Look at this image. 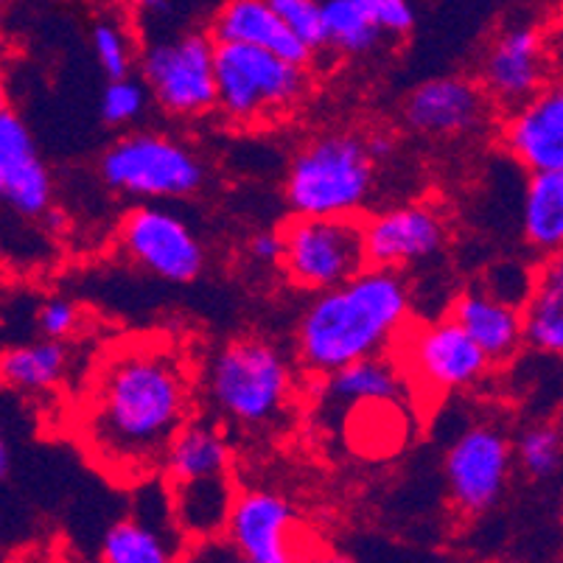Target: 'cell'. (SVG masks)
<instances>
[{
    "mask_svg": "<svg viewBox=\"0 0 563 563\" xmlns=\"http://www.w3.org/2000/svg\"><path fill=\"white\" fill-rule=\"evenodd\" d=\"M199 382L174 340L126 336L101 351L87 373L74 412L76 443L115 483H152L197 415Z\"/></svg>",
    "mask_w": 563,
    "mask_h": 563,
    "instance_id": "6da1fadb",
    "label": "cell"
},
{
    "mask_svg": "<svg viewBox=\"0 0 563 563\" xmlns=\"http://www.w3.org/2000/svg\"><path fill=\"white\" fill-rule=\"evenodd\" d=\"M412 298L398 269L367 266L360 275L325 291L300 314L295 360L311 378L387 353L407 331Z\"/></svg>",
    "mask_w": 563,
    "mask_h": 563,
    "instance_id": "7a4b0ae2",
    "label": "cell"
},
{
    "mask_svg": "<svg viewBox=\"0 0 563 563\" xmlns=\"http://www.w3.org/2000/svg\"><path fill=\"white\" fill-rule=\"evenodd\" d=\"M199 378L205 396L224 421L253 434L284 427L298 393L295 362L258 336L224 342Z\"/></svg>",
    "mask_w": 563,
    "mask_h": 563,
    "instance_id": "3957f363",
    "label": "cell"
},
{
    "mask_svg": "<svg viewBox=\"0 0 563 563\" xmlns=\"http://www.w3.org/2000/svg\"><path fill=\"white\" fill-rule=\"evenodd\" d=\"M367 135L329 130L306 141L286 168V205L298 217H362L376 186Z\"/></svg>",
    "mask_w": 563,
    "mask_h": 563,
    "instance_id": "277c9868",
    "label": "cell"
},
{
    "mask_svg": "<svg viewBox=\"0 0 563 563\" xmlns=\"http://www.w3.org/2000/svg\"><path fill=\"white\" fill-rule=\"evenodd\" d=\"M217 110L235 126L280 121L309 96L306 65L289 63L269 48L217 43Z\"/></svg>",
    "mask_w": 563,
    "mask_h": 563,
    "instance_id": "5b68a950",
    "label": "cell"
},
{
    "mask_svg": "<svg viewBox=\"0 0 563 563\" xmlns=\"http://www.w3.org/2000/svg\"><path fill=\"white\" fill-rule=\"evenodd\" d=\"M101 180L124 197L188 199L205 186L208 168L186 143L163 132H126L99 161Z\"/></svg>",
    "mask_w": 563,
    "mask_h": 563,
    "instance_id": "8992f818",
    "label": "cell"
},
{
    "mask_svg": "<svg viewBox=\"0 0 563 563\" xmlns=\"http://www.w3.org/2000/svg\"><path fill=\"white\" fill-rule=\"evenodd\" d=\"M280 273L303 291H325L367 269L365 217H298L280 224Z\"/></svg>",
    "mask_w": 563,
    "mask_h": 563,
    "instance_id": "52a82bcc",
    "label": "cell"
},
{
    "mask_svg": "<svg viewBox=\"0 0 563 563\" xmlns=\"http://www.w3.org/2000/svg\"><path fill=\"white\" fill-rule=\"evenodd\" d=\"M137 74L166 115L199 118L217 110V40L211 32L146 45L137 56Z\"/></svg>",
    "mask_w": 563,
    "mask_h": 563,
    "instance_id": "ba28073f",
    "label": "cell"
},
{
    "mask_svg": "<svg viewBox=\"0 0 563 563\" xmlns=\"http://www.w3.org/2000/svg\"><path fill=\"white\" fill-rule=\"evenodd\" d=\"M401 360L407 376L432 396L471 390L494 367L477 340L449 314L409 331Z\"/></svg>",
    "mask_w": 563,
    "mask_h": 563,
    "instance_id": "9c48e42d",
    "label": "cell"
},
{
    "mask_svg": "<svg viewBox=\"0 0 563 563\" xmlns=\"http://www.w3.org/2000/svg\"><path fill=\"white\" fill-rule=\"evenodd\" d=\"M118 247L135 266L168 284H194L205 273L199 235L161 205H137L118 224Z\"/></svg>",
    "mask_w": 563,
    "mask_h": 563,
    "instance_id": "30bf717a",
    "label": "cell"
},
{
    "mask_svg": "<svg viewBox=\"0 0 563 563\" xmlns=\"http://www.w3.org/2000/svg\"><path fill=\"white\" fill-rule=\"evenodd\" d=\"M514 460V443L496 423H471L463 429L443 460L454 508L463 516L488 514L505 496Z\"/></svg>",
    "mask_w": 563,
    "mask_h": 563,
    "instance_id": "8fae6325",
    "label": "cell"
},
{
    "mask_svg": "<svg viewBox=\"0 0 563 563\" xmlns=\"http://www.w3.org/2000/svg\"><path fill=\"white\" fill-rule=\"evenodd\" d=\"M300 519L291 501L275 490H239L224 539L250 563H289L306 558Z\"/></svg>",
    "mask_w": 563,
    "mask_h": 563,
    "instance_id": "7c38bea8",
    "label": "cell"
},
{
    "mask_svg": "<svg viewBox=\"0 0 563 563\" xmlns=\"http://www.w3.org/2000/svg\"><path fill=\"white\" fill-rule=\"evenodd\" d=\"M449 228L438 208L409 202L365 219L367 264L382 269H407L434 258L446 247Z\"/></svg>",
    "mask_w": 563,
    "mask_h": 563,
    "instance_id": "4fadbf2b",
    "label": "cell"
},
{
    "mask_svg": "<svg viewBox=\"0 0 563 563\" xmlns=\"http://www.w3.org/2000/svg\"><path fill=\"white\" fill-rule=\"evenodd\" d=\"M490 96L483 85L463 76H440L418 85L404 99L407 130L427 137H465L488 124Z\"/></svg>",
    "mask_w": 563,
    "mask_h": 563,
    "instance_id": "5bb4252c",
    "label": "cell"
},
{
    "mask_svg": "<svg viewBox=\"0 0 563 563\" xmlns=\"http://www.w3.org/2000/svg\"><path fill=\"white\" fill-rule=\"evenodd\" d=\"M0 199L20 219H43L54 202V180L23 118L0 110Z\"/></svg>",
    "mask_w": 563,
    "mask_h": 563,
    "instance_id": "9a60e30c",
    "label": "cell"
},
{
    "mask_svg": "<svg viewBox=\"0 0 563 563\" xmlns=\"http://www.w3.org/2000/svg\"><path fill=\"white\" fill-rule=\"evenodd\" d=\"M547 79V51L539 29L510 25L483 56V87L494 104L516 110L539 93Z\"/></svg>",
    "mask_w": 563,
    "mask_h": 563,
    "instance_id": "2e32d148",
    "label": "cell"
},
{
    "mask_svg": "<svg viewBox=\"0 0 563 563\" xmlns=\"http://www.w3.org/2000/svg\"><path fill=\"white\" fill-rule=\"evenodd\" d=\"M501 141L527 172H563V81L544 85L510 110Z\"/></svg>",
    "mask_w": 563,
    "mask_h": 563,
    "instance_id": "e0dca14e",
    "label": "cell"
},
{
    "mask_svg": "<svg viewBox=\"0 0 563 563\" xmlns=\"http://www.w3.org/2000/svg\"><path fill=\"white\" fill-rule=\"evenodd\" d=\"M449 317L463 325L494 365L510 362L525 345V311L499 298L488 286L463 289L449 306Z\"/></svg>",
    "mask_w": 563,
    "mask_h": 563,
    "instance_id": "ac0fdd59",
    "label": "cell"
},
{
    "mask_svg": "<svg viewBox=\"0 0 563 563\" xmlns=\"http://www.w3.org/2000/svg\"><path fill=\"white\" fill-rule=\"evenodd\" d=\"M211 37L217 43H244L269 48L289 63L306 65V68L314 63V51L291 32L269 0H228L213 18Z\"/></svg>",
    "mask_w": 563,
    "mask_h": 563,
    "instance_id": "d6986e66",
    "label": "cell"
},
{
    "mask_svg": "<svg viewBox=\"0 0 563 563\" xmlns=\"http://www.w3.org/2000/svg\"><path fill=\"white\" fill-rule=\"evenodd\" d=\"M317 401L322 412H345L356 404L367 401H401L409 393L407 371L404 365L393 362L387 353L367 356V360L353 362L340 367L329 376L314 378Z\"/></svg>",
    "mask_w": 563,
    "mask_h": 563,
    "instance_id": "ffe728a7",
    "label": "cell"
},
{
    "mask_svg": "<svg viewBox=\"0 0 563 563\" xmlns=\"http://www.w3.org/2000/svg\"><path fill=\"white\" fill-rule=\"evenodd\" d=\"M168 496H172V514L183 539L213 541L228 530L230 510L239 490L233 488L230 474H222V477L168 485Z\"/></svg>",
    "mask_w": 563,
    "mask_h": 563,
    "instance_id": "44dd1931",
    "label": "cell"
},
{
    "mask_svg": "<svg viewBox=\"0 0 563 563\" xmlns=\"http://www.w3.org/2000/svg\"><path fill=\"white\" fill-rule=\"evenodd\" d=\"M230 463H233V452H230V440L222 427L194 415L188 427L177 434L174 446L168 449L161 477L168 485L222 477V474H230Z\"/></svg>",
    "mask_w": 563,
    "mask_h": 563,
    "instance_id": "7402d4cb",
    "label": "cell"
},
{
    "mask_svg": "<svg viewBox=\"0 0 563 563\" xmlns=\"http://www.w3.org/2000/svg\"><path fill=\"white\" fill-rule=\"evenodd\" d=\"M521 239L544 258L563 250V172H530L521 199Z\"/></svg>",
    "mask_w": 563,
    "mask_h": 563,
    "instance_id": "603a6c76",
    "label": "cell"
},
{
    "mask_svg": "<svg viewBox=\"0 0 563 563\" xmlns=\"http://www.w3.org/2000/svg\"><path fill=\"white\" fill-rule=\"evenodd\" d=\"M183 532L177 525L161 527L143 514L118 519L101 539L99 558L107 563H168L180 558Z\"/></svg>",
    "mask_w": 563,
    "mask_h": 563,
    "instance_id": "cb8c5ba5",
    "label": "cell"
},
{
    "mask_svg": "<svg viewBox=\"0 0 563 563\" xmlns=\"http://www.w3.org/2000/svg\"><path fill=\"white\" fill-rule=\"evenodd\" d=\"M70 367V347L65 340L43 336L37 342L14 345L0 360V376L9 390L48 393L63 384Z\"/></svg>",
    "mask_w": 563,
    "mask_h": 563,
    "instance_id": "d4e9b609",
    "label": "cell"
},
{
    "mask_svg": "<svg viewBox=\"0 0 563 563\" xmlns=\"http://www.w3.org/2000/svg\"><path fill=\"white\" fill-rule=\"evenodd\" d=\"M320 7L325 43L336 54L365 56L376 51L387 37L360 0H320Z\"/></svg>",
    "mask_w": 563,
    "mask_h": 563,
    "instance_id": "484cf974",
    "label": "cell"
},
{
    "mask_svg": "<svg viewBox=\"0 0 563 563\" xmlns=\"http://www.w3.org/2000/svg\"><path fill=\"white\" fill-rule=\"evenodd\" d=\"M525 342L547 356H563V289L536 278L525 300Z\"/></svg>",
    "mask_w": 563,
    "mask_h": 563,
    "instance_id": "4316f807",
    "label": "cell"
},
{
    "mask_svg": "<svg viewBox=\"0 0 563 563\" xmlns=\"http://www.w3.org/2000/svg\"><path fill=\"white\" fill-rule=\"evenodd\" d=\"M519 468L532 479H547L563 465V429L558 423H532L514 443Z\"/></svg>",
    "mask_w": 563,
    "mask_h": 563,
    "instance_id": "83f0119b",
    "label": "cell"
},
{
    "mask_svg": "<svg viewBox=\"0 0 563 563\" xmlns=\"http://www.w3.org/2000/svg\"><path fill=\"white\" fill-rule=\"evenodd\" d=\"M150 87L141 76H124V79H110L101 90L99 115L107 126L135 124L137 118L150 107Z\"/></svg>",
    "mask_w": 563,
    "mask_h": 563,
    "instance_id": "f1b7e54d",
    "label": "cell"
},
{
    "mask_svg": "<svg viewBox=\"0 0 563 563\" xmlns=\"http://www.w3.org/2000/svg\"><path fill=\"white\" fill-rule=\"evenodd\" d=\"M93 54L107 79H124L137 68V56L132 51L130 37H126L124 25H118L115 20H99L93 25Z\"/></svg>",
    "mask_w": 563,
    "mask_h": 563,
    "instance_id": "f546056e",
    "label": "cell"
},
{
    "mask_svg": "<svg viewBox=\"0 0 563 563\" xmlns=\"http://www.w3.org/2000/svg\"><path fill=\"white\" fill-rule=\"evenodd\" d=\"M275 12L286 20L291 32L298 34L314 54L329 48L325 43V29H322V7L320 0H269Z\"/></svg>",
    "mask_w": 563,
    "mask_h": 563,
    "instance_id": "4dcf8cb0",
    "label": "cell"
},
{
    "mask_svg": "<svg viewBox=\"0 0 563 563\" xmlns=\"http://www.w3.org/2000/svg\"><path fill=\"white\" fill-rule=\"evenodd\" d=\"M81 322V311L74 300L51 298L37 309V329L51 340H68Z\"/></svg>",
    "mask_w": 563,
    "mask_h": 563,
    "instance_id": "1f68e13d",
    "label": "cell"
},
{
    "mask_svg": "<svg viewBox=\"0 0 563 563\" xmlns=\"http://www.w3.org/2000/svg\"><path fill=\"white\" fill-rule=\"evenodd\" d=\"M373 20L384 29L390 37H404L412 32L415 9L409 0H360Z\"/></svg>",
    "mask_w": 563,
    "mask_h": 563,
    "instance_id": "d6a6232c",
    "label": "cell"
},
{
    "mask_svg": "<svg viewBox=\"0 0 563 563\" xmlns=\"http://www.w3.org/2000/svg\"><path fill=\"white\" fill-rule=\"evenodd\" d=\"M247 255L255 264L280 266L284 261V233L280 230H261L247 242Z\"/></svg>",
    "mask_w": 563,
    "mask_h": 563,
    "instance_id": "836d02e7",
    "label": "cell"
},
{
    "mask_svg": "<svg viewBox=\"0 0 563 563\" xmlns=\"http://www.w3.org/2000/svg\"><path fill=\"white\" fill-rule=\"evenodd\" d=\"M367 150H371V155L376 157V163H384V161H390V157L396 155L398 141H396V135H393V132H387V130L367 132Z\"/></svg>",
    "mask_w": 563,
    "mask_h": 563,
    "instance_id": "e575fe53",
    "label": "cell"
},
{
    "mask_svg": "<svg viewBox=\"0 0 563 563\" xmlns=\"http://www.w3.org/2000/svg\"><path fill=\"white\" fill-rule=\"evenodd\" d=\"M539 278L550 280V284H555L558 289H563V250H558L555 255H550V258L544 261Z\"/></svg>",
    "mask_w": 563,
    "mask_h": 563,
    "instance_id": "d590c367",
    "label": "cell"
},
{
    "mask_svg": "<svg viewBox=\"0 0 563 563\" xmlns=\"http://www.w3.org/2000/svg\"><path fill=\"white\" fill-rule=\"evenodd\" d=\"M141 9L146 14H152V18H166V14H172V3L168 0H141Z\"/></svg>",
    "mask_w": 563,
    "mask_h": 563,
    "instance_id": "8d00e7d4",
    "label": "cell"
},
{
    "mask_svg": "<svg viewBox=\"0 0 563 563\" xmlns=\"http://www.w3.org/2000/svg\"><path fill=\"white\" fill-rule=\"evenodd\" d=\"M9 471H12V454H9V440H0V477L9 479Z\"/></svg>",
    "mask_w": 563,
    "mask_h": 563,
    "instance_id": "74e56055",
    "label": "cell"
}]
</instances>
